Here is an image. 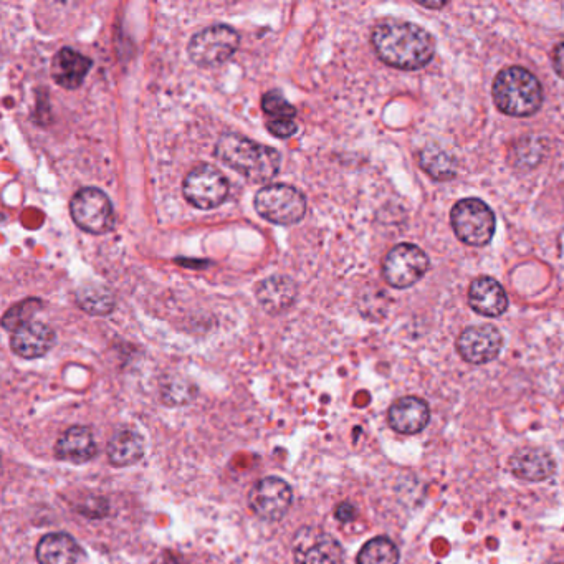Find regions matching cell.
Returning a JSON list of instances; mask_svg holds the SVG:
<instances>
[{"mask_svg":"<svg viewBox=\"0 0 564 564\" xmlns=\"http://www.w3.org/2000/svg\"><path fill=\"white\" fill-rule=\"evenodd\" d=\"M371 42L378 57L389 67L399 70H421L434 58V37L412 22H383L373 30Z\"/></svg>","mask_w":564,"mask_h":564,"instance_id":"6da1fadb","label":"cell"},{"mask_svg":"<svg viewBox=\"0 0 564 564\" xmlns=\"http://www.w3.org/2000/svg\"><path fill=\"white\" fill-rule=\"evenodd\" d=\"M216 158L252 182L272 181L280 171L277 149L255 143L237 133H224L216 144Z\"/></svg>","mask_w":564,"mask_h":564,"instance_id":"7a4b0ae2","label":"cell"},{"mask_svg":"<svg viewBox=\"0 0 564 564\" xmlns=\"http://www.w3.org/2000/svg\"><path fill=\"white\" fill-rule=\"evenodd\" d=\"M492 93L498 110L513 118L535 115L543 103L540 80L523 67L503 68L495 77Z\"/></svg>","mask_w":564,"mask_h":564,"instance_id":"3957f363","label":"cell"},{"mask_svg":"<svg viewBox=\"0 0 564 564\" xmlns=\"http://www.w3.org/2000/svg\"><path fill=\"white\" fill-rule=\"evenodd\" d=\"M450 224L460 242L470 247L490 244L497 229L492 209L475 197L457 202L450 212Z\"/></svg>","mask_w":564,"mask_h":564,"instance_id":"277c9868","label":"cell"},{"mask_svg":"<svg viewBox=\"0 0 564 564\" xmlns=\"http://www.w3.org/2000/svg\"><path fill=\"white\" fill-rule=\"evenodd\" d=\"M255 209L272 224L293 225L305 217L306 199L297 187L272 184L255 194Z\"/></svg>","mask_w":564,"mask_h":564,"instance_id":"5b68a950","label":"cell"},{"mask_svg":"<svg viewBox=\"0 0 564 564\" xmlns=\"http://www.w3.org/2000/svg\"><path fill=\"white\" fill-rule=\"evenodd\" d=\"M239 45L237 30L229 25H212L192 37L187 53L199 67H219L234 57Z\"/></svg>","mask_w":564,"mask_h":564,"instance_id":"8992f818","label":"cell"},{"mask_svg":"<svg viewBox=\"0 0 564 564\" xmlns=\"http://www.w3.org/2000/svg\"><path fill=\"white\" fill-rule=\"evenodd\" d=\"M72 219L88 234H108L115 227V209L105 192L96 187H83L70 202Z\"/></svg>","mask_w":564,"mask_h":564,"instance_id":"52a82bcc","label":"cell"},{"mask_svg":"<svg viewBox=\"0 0 564 564\" xmlns=\"http://www.w3.org/2000/svg\"><path fill=\"white\" fill-rule=\"evenodd\" d=\"M182 192L191 206L201 211H212L222 206L229 196V182L211 164H199L187 173Z\"/></svg>","mask_w":564,"mask_h":564,"instance_id":"ba28073f","label":"cell"},{"mask_svg":"<svg viewBox=\"0 0 564 564\" xmlns=\"http://www.w3.org/2000/svg\"><path fill=\"white\" fill-rule=\"evenodd\" d=\"M429 257L414 244H399L389 250L383 262L384 280L397 290L419 282L429 270Z\"/></svg>","mask_w":564,"mask_h":564,"instance_id":"9c48e42d","label":"cell"},{"mask_svg":"<svg viewBox=\"0 0 564 564\" xmlns=\"http://www.w3.org/2000/svg\"><path fill=\"white\" fill-rule=\"evenodd\" d=\"M292 550L298 564H345L340 543L315 526H302L295 533Z\"/></svg>","mask_w":564,"mask_h":564,"instance_id":"30bf717a","label":"cell"},{"mask_svg":"<svg viewBox=\"0 0 564 564\" xmlns=\"http://www.w3.org/2000/svg\"><path fill=\"white\" fill-rule=\"evenodd\" d=\"M292 500V488L278 477L262 478L249 492L250 510L265 521L282 520L290 510Z\"/></svg>","mask_w":564,"mask_h":564,"instance_id":"8fae6325","label":"cell"},{"mask_svg":"<svg viewBox=\"0 0 564 564\" xmlns=\"http://www.w3.org/2000/svg\"><path fill=\"white\" fill-rule=\"evenodd\" d=\"M503 336L497 326L477 325L465 328L457 340V351L470 364H487L498 358Z\"/></svg>","mask_w":564,"mask_h":564,"instance_id":"7c38bea8","label":"cell"},{"mask_svg":"<svg viewBox=\"0 0 564 564\" xmlns=\"http://www.w3.org/2000/svg\"><path fill=\"white\" fill-rule=\"evenodd\" d=\"M510 470L525 482H543L555 475L556 462L545 449L523 447L510 457Z\"/></svg>","mask_w":564,"mask_h":564,"instance_id":"4fadbf2b","label":"cell"},{"mask_svg":"<svg viewBox=\"0 0 564 564\" xmlns=\"http://www.w3.org/2000/svg\"><path fill=\"white\" fill-rule=\"evenodd\" d=\"M389 426L399 434H417L431 421V411L421 397H402L392 404L388 412Z\"/></svg>","mask_w":564,"mask_h":564,"instance_id":"5bb4252c","label":"cell"},{"mask_svg":"<svg viewBox=\"0 0 564 564\" xmlns=\"http://www.w3.org/2000/svg\"><path fill=\"white\" fill-rule=\"evenodd\" d=\"M10 345L12 351L20 358H42L55 345V331L45 323L29 321L27 325L20 326L19 330L14 331Z\"/></svg>","mask_w":564,"mask_h":564,"instance_id":"9a60e30c","label":"cell"},{"mask_svg":"<svg viewBox=\"0 0 564 564\" xmlns=\"http://www.w3.org/2000/svg\"><path fill=\"white\" fill-rule=\"evenodd\" d=\"M469 305L478 315L497 318L508 310L507 292L495 278H475L469 287Z\"/></svg>","mask_w":564,"mask_h":564,"instance_id":"2e32d148","label":"cell"},{"mask_svg":"<svg viewBox=\"0 0 564 564\" xmlns=\"http://www.w3.org/2000/svg\"><path fill=\"white\" fill-rule=\"evenodd\" d=\"M93 63L83 53L65 47L53 57L52 77L58 87L77 90L90 73Z\"/></svg>","mask_w":564,"mask_h":564,"instance_id":"e0dca14e","label":"cell"},{"mask_svg":"<svg viewBox=\"0 0 564 564\" xmlns=\"http://www.w3.org/2000/svg\"><path fill=\"white\" fill-rule=\"evenodd\" d=\"M98 452L93 432L88 427H70L60 435L55 445V454L58 459L67 460L72 464H85L90 462Z\"/></svg>","mask_w":564,"mask_h":564,"instance_id":"ac0fdd59","label":"cell"},{"mask_svg":"<svg viewBox=\"0 0 564 564\" xmlns=\"http://www.w3.org/2000/svg\"><path fill=\"white\" fill-rule=\"evenodd\" d=\"M298 288L292 278L270 277L265 282L260 283L257 288V298L263 310L268 313H282L288 310L297 300Z\"/></svg>","mask_w":564,"mask_h":564,"instance_id":"d6986e66","label":"cell"},{"mask_svg":"<svg viewBox=\"0 0 564 564\" xmlns=\"http://www.w3.org/2000/svg\"><path fill=\"white\" fill-rule=\"evenodd\" d=\"M144 450H146V444H144L143 435L130 427H125V429H118L111 437L106 452H108L111 465L131 467L143 459Z\"/></svg>","mask_w":564,"mask_h":564,"instance_id":"ffe728a7","label":"cell"},{"mask_svg":"<svg viewBox=\"0 0 564 564\" xmlns=\"http://www.w3.org/2000/svg\"><path fill=\"white\" fill-rule=\"evenodd\" d=\"M35 555L39 564H77L80 546L67 533H48L39 541Z\"/></svg>","mask_w":564,"mask_h":564,"instance_id":"44dd1931","label":"cell"},{"mask_svg":"<svg viewBox=\"0 0 564 564\" xmlns=\"http://www.w3.org/2000/svg\"><path fill=\"white\" fill-rule=\"evenodd\" d=\"M419 166L435 181H450L457 176L459 163L449 151L429 144L419 153Z\"/></svg>","mask_w":564,"mask_h":564,"instance_id":"7402d4cb","label":"cell"},{"mask_svg":"<svg viewBox=\"0 0 564 564\" xmlns=\"http://www.w3.org/2000/svg\"><path fill=\"white\" fill-rule=\"evenodd\" d=\"M78 306L88 315L105 316L115 310V295L106 287L88 283L77 292Z\"/></svg>","mask_w":564,"mask_h":564,"instance_id":"603a6c76","label":"cell"},{"mask_svg":"<svg viewBox=\"0 0 564 564\" xmlns=\"http://www.w3.org/2000/svg\"><path fill=\"white\" fill-rule=\"evenodd\" d=\"M358 564H397L399 563V550L394 541L386 536H378L369 540L359 551Z\"/></svg>","mask_w":564,"mask_h":564,"instance_id":"cb8c5ba5","label":"cell"},{"mask_svg":"<svg viewBox=\"0 0 564 564\" xmlns=\"http://www.w3.org/2000/svg\"><path fill=\"white\" fill-rule=\"evenodd\" d=\"M262 108L272 120H293L297 116L295 106L288 103L280 91L272 90L262 98Z\"/></svg>","mask_w":564,"mask_h":564,"instance_id":"d4e9b609","label":"cell"},{"mask_svg":"<svg viewBox=\"0 0 564 564\" xmlns=\"http://www.w3.org/2000/svg\"><path fill=\"white\" fill-rule=\"evenodd\" d=\"M40 306H42V302L34 300V298H32V300H25V302L19 303V305L12 306V308L5 313L2 325H4L5 330L17 331L20 326L29 323L30 318L40 310Z\"/></svg>","mask_w":564,"mask_h":564,"instance_id":"484cf974","label":"cell"},{"mask_svg":"<svg viewBox=\"0 0 564 564\" xmlns=\"http://www.w3.org/2000/svg\"><path fill=\"white\" fill-rule=\"evenodd\" d=\"M267 130L280 139L292 138L297 133V123L293 120H268Z\"/></svg>","mask_w":564,"mask_h":564,"instance_id":"4316f807","label":"cell"},{"mask_svg":"<svg viewBox=\"0 0 564 564\" xmlns=\"http://www.w3.org/2000/svg\"><path fill=\"white\" fill-rule=\"evenodd\" d=\"M335 517L338 518L341 523H349V521H353L354 518H356V508L348 502L340 503V505L336 507Z\"/></svg>","mask_w":564,"mask_h":564,"instance_id":"83f0119b","label":"cell"},{"mask_svg":"<svg viewBox=\"0 0 564 564\" xmlns=\"http://www.w3.org/2000/svg\"><path fill=\"white\" fill-rule=\"evenodd\" d=\"M553 68H555L556 75L564 80V40L556 45L555 52H553Z\"/></svg>","mask_w":564,"mask_h":564,"instance_id":"f1b7e54d","label":"cell"},{"mask_svg":"<svg viewBox=\"0 0 564 564\" xmlns=\"http://www.w3.org/2000/svg\"><path fill=\"white\" fill-rule=\"evenodd\" d=\"M424 5V7H427V9H442V7H444L445 4H421Z\"/></svg>","mask_w":564,"mask_h":564,"instance_id":"f546056e","label":"cell"},{"mask_svg":"<svg viewBox=\"0 0 564 564\" xmlns=\"http://www.w3.org/2000/svg\"><path fill=\"white\" fill-rule=\"evenodd\" d=\"M553 564H564V563H553Z\"/></svg>","mask_w":564,"mask_h":564,"instance_id":"4dcf8cb0","label":"cell"}]
</instances>
